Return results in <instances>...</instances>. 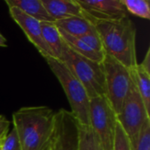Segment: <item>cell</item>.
<instances>
[{"label":"cell","instance_id":"1","mask_svg":"<svg viewBox=\"0 0 150 150\" xmlns=\"http://www.w3.org/2000/svg\"><path fill=\"white\" fill-rule=\"evenodd\" d=\"M55 112L45 105L25 106L12 114L21 150H47L54 130Z\"/></svg>","mask_w":150,"mask_h":150},{"label":"cell","instance_id":"2","mask_svg":"<svg viewBox=\"0 0 150 150\" xmlns=\"http://www.w3.org/2000/svg\"><path fill=\"white\" fill-rule=\"evenodd\" d=\"M88 20L99 35L105 54L128 69L137 66L136 29L128 16L118 19Z\"/></svg>","mask_w":150,"mask_h":150},{"label":"cell","instance_id":"3","mask_svg":"<svg viewBox=\"0 0 150 150\" xmlns=\"http://www.w3.org/2000/svg\"><path fill=\"white\" fill-rule=\"evenodd\" d=\"M61 83L69 103L70 112L80 127L90 126V98L82 83L62 62L51 56L44 58Z\"/></svg>","mask_w":150,"mask_h":150},{"label":"cell","instance_id":"4","mask_svg":"<svg viewBox=\"0 0 150 150\" xmlns=\"http://www.w3.org/2000/svg\"><path fill=\"white\" fill-rule=\"evenodd\" d=\"M62 61L82 83L90 99L105 96V76L102 63L89 60L63 45Z\"/></svg>","mask_w":150,"mask_h":150},{"label":"cell","instance_id":"5","mask_svg":"<svg viewBox=\"0 0 150 150\" xmlns=\"http://www.w3.org/2000/svg\"><path fill=\"white\" fill-rule=\"evenodd\" d=\"M101 63L105 76V97L117 115L134 86L131 71L107 54Z\"/></svg>","mask_w":150,"mask_h":150},{"label":"cell","instance_id":"6","mask_svg":"<svg viewBox=\"0 0 150 150\" xmlns=\"http://www.w3.org/2000/svg\"><path fill=\"white\" fill-rule=\"evenodd\" d=\"M116 113L105 96L90 101V126L103 150H112L117 126Z\"/></svg>","mask_w":150,"mask_h":150},{"label":"cell","instance_id":"7","mask_svg":"<svg viewBox=\"0 0 150 150\" xmlns=\"http://www.w3.org/2000/svg\"><path fill=\"white\" fill-rule=\"evenodd\" d=\"M116 117L117 121L128 136L133 147L138 140L143 125L150 119V114L147 112L134 83Z\"/></svg>","mask_w":150,"mask_h":150},{"label":"cell","instance_id":"8","mask_svg":"<svg viewBox=\"0 0 150 150\" xmlns=\"http://www.w3.org/2000/svg\"><path fill=\"white\" fill-rule=\"evenodd\" d=\"M79 135L80 126L73 114L65 109L55 112L52 150H78Z\"/></svg>","mask_w":150,"mask_h":150},{"label":"cell","instance_id":"9","mask_svg":"<svg viewBox=\"0 0 150 150\" xmlns=\"http://www.w3.org/2000/svg\"><path fill=\"white\" fill-rule=\"evenodd\" d=\"M87 19H118L127 16L121 0H76Z\"/></svg>","mask_w":150,"mask_h":150},{"label":"cell","instance_id":"10","mask_svg":"<svg viewBox=\"0 0 150 150\" xmlns=\"http://www.w3.org/2000/svg\"><path fill=\"white\" fill-rule=\"evenodd\" d=\"M8 8L11 18L25 33L28 40L36 47V49L41 54V56L43 58L48 56L52 57L51 52L42 37L40 22L29 17L28 15H26L16 7Z\"/></svg>","mask_w":150,"mask_h":150},{"label":"cell","instance_id":"11","mask_svg":"<svg viewBox=\"0 0 150 150\" xmlns=\"http://www.w3.org/2000/svg\"><path fill=\"white\" fill-rule=\"evenodd\" d=\"M132 78L138 92L150 114V48L149 47L142 63L130 69Z\"/></svg>","mask_w":150,"mask_h":150},{"label":"cell","instance_id":"12","mask_svg":"<svg viewBox=\"0 0 150 150\" xmlns=\"http://www.w3.org/2000/svg\"><path fill=\"white\" fill-rule=\"evenodd\" d=\"M54 21L70 17H83V11L76 0H41Z\"/></svg>","mask_w":150,"mask_h":150},{"label":"cell","instance_id":"13","mask_svg":"<svg viewBox=\"0 0 150 150\" xmlns=\"http://www.w3.org/2000/svg\"><path fill=\"white\" fill-rule=\"evenodd\" d=\"M8 7H16L40 22H54L45 9L41 0H5Z\"/></svg>","mask_w":150,"mask_h":150},{"label":"cell","instance_id":"14","mask_svg":"<svg viewBox=\"0 0 150 150\" xmlns=\"http://www.w3.org/2000/svg\"><path fill=\"white\" fill-rule=\"evenodd\" d=\"M40 27L43 40L49 48L52 57L60 60L64 42L58 27L54 22H40Z\"/></svg>","mask_w":150,"mask_h":150},{"label":"cell","instance_id":"15","mask_svg":"<svg viewBox=\"0 0 150 150\" xmlns=\"http://www.w3.org/2000/svg\"><path fill=\"white\" fill-rule=\"evenodd\" d=\"M54 23L60 30L76 37H80L95 29L92 23L83 17H70Z\"/></svg>","mask_w":150,"mask_h":150},{"label":"cell","instance_id":"16","mask_svg":"<svg viewBox=\"0 0 150 150\" xmlns=\"http://www.w3.org/2000/svg\"><path fill=\"white\" fill-rule=\"evenodd\" d=\"M59 32H60V34H61L62 39L63 42L65 43V45L68 47H69L73 52H75L89 60L98 62V63H101L103 62L105 54H100V53H98V52L92 50L78 37L69 35L60 29H59Z\"/></svg>","mask_w":150,"mask_h":150},{"label":"cell","instance_id":"17","mask_svg":"<svg viewBox=\"0 0 150 150\" xmlns=\"http://www.w3.org/2000/svg\"><path fill=\"white\" fill-rule=\"evenodd\" d=\"M78 150H103L96 134L91 127H80Z\"/></svg>","mask_w":150,"mask_h":150},{"label":"cell","instance_id":"18","mask_svg":"<svg viewBox=\"0 0 150 150\" xmlns=\"http://www.w3.org/2000/svg\"><path fill=\"white\" fill-rule=\"evenodd\" d=\"M127 12L134 16L149 19L150 7L149 0H121Z\"/></svg>","mask_w":150,"mask_h":150},{"label":"cell","instance_id":"19","mask_svg":"<svg viewBox=\"0 0 150 150\" xmlns=\"http://www.w3.org/2000/svg\"><path fill=\"white\" fill-rule=\"evenodd\" d=\"M112 150H133L130 140L119 122H117Z\"/></svg>","mask_w":150,"mask_h":150},{"label":"cell","instance_id":"20","mask_svg":"<svg viewBox=\"0 0 150 150\" xmlns=\"http://www.w3.org/2000/svg\"><path fill=\"white\" fill-rule=\"evenodd\" d=\"M78 38L80 40H82L92 50H94V51H96L98 53L105 54L103 45H102V42H101V40H100V37H99V35L98 34V33H97V31L95 29L93 31L86 33V34H83V35L78 37Z\"/></svg>","mask_w":150,"mask_h":150},{"label":"cell","instance_id":"21","mask_svg":"<svg viewBox=\"0 0 150 150\" xmlns=\"http://www.w3.org/2000/svg\"><path fill=\"white\" fill-rule=\"evenodd\" d=\"M132 148L133 150H150V119L143 125L138 140Z\"/></svg>","mask_w":150,"mask_h":150},{"label":"cell","instance_id":"22","mask_svg":"<svg viewBox=\"0 0 150 150\" xmlns=\"http://www.w3.org/2000/svg\"><path fill=\"white\" fill-rule=\"evenodd\" d=\"M0 150H21L18 138L13 127L11 131H9L5 138L1 142Z\"/></svg>","mask_w":150,"mask_h":150},{"label":"cell","instance_id":"23","mask_svg":"<svg viewBox=\"0 0 150 150\" xmlns=\"http://www.w3.org/2000/svg\"><path fill=\"white\" fill-rule=\"evenodd\" d=\"M11 122L3 115H0V142L5 138L9 133Z\"/></svg>","mask_w":150,"mask_h":150},{"label":"cell","instance_id":"24","mask_svg":"<svg viewBox=\"0 0 150 150\" xmlns=\"http://www.w3.org/2000/svg\"><path fill=\"white\" fill-rule=\"evenodd\" d=\"M0 47H7V40L1 33H0Z\"/></svg>","mask_w":150,"mask_h":150},{"label":"cell","instance_id":"25","mask_svg":"<svg viewBox=\"0 0 150 150\" xmlns=\"http://www.w3.org/2000/svg\"><path fill=\"white\" fill-rule=\"evenodd\" d=\"M47 150H52V148H51V145H50V146H49V147L47 148Z\"/></svg>","mask_w":150,"mask_h":150},{"label":"cell","instance_id":"26","mask_svg":"<svg viewBox=\"0 0 150 150\" xmlns=\"http://www.w3.org/2000/svg\"><path fill=\"white\" fill-rule=\"evenodd\" d=\"M2 141H3V140H2ZM2 141H1V142H2ZM1 142H0V143H1Z\"/></svg>","mask_w":150,"mask_h":150},{"label":"cell","instance_id":"27","mask_svg":"<svg viewBox=\"0 0 150 150\" xmlns=\"http://www.w3.org/2000/svg\"><path fill=\"white\" fill-rule=\"evenodd\" d=\"M0 144H1V143H0Z\"/></svg>","mask_w":150,"mask_h":150}]
</instances>
